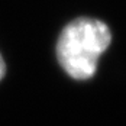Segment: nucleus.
I'll use <instances>...</instances> for the list:
<instances>
[{"label": "nucleus", "mask_w": 126, "mask_h": 126, "mask_svg": "<svg viewBox=\"0 0 126 126\" xmlns=\"http://www.w3.org/2000/svg\"><path fill=\"white\" fill-rule=\"evenodd\" d=\"M112 41L110 29L97 19L80 17L64 28L58 39L57 55L64 71L73 78L94 76L100 55Z\"/></svg>", "instance_id": "nucleus-1"}, {"label": "nucleus", "mask_w": 126, "mask_h": 126, "mask_svg": "<svg viewBox=\"0 0 126 126\" xmlns=\"http://www.w3.org/2000/svg\"><path fill=\"white\" fill-rule=\"evenodd\" d=\"M4 71H6V65H4V61H3V58L0 55V80L4 76Z\"/></svg>", "instance_id": "nucleus-2"}]
</instances>
